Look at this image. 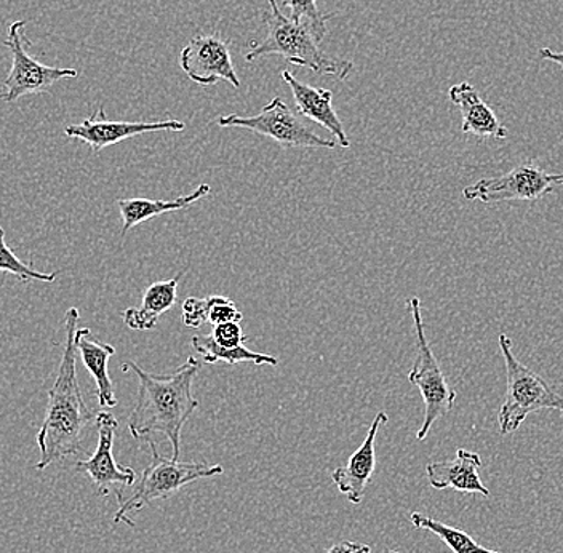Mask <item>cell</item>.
<instances>
[{
    "mask_svg": "<svg viewBox=\"0 0 563 553\" xmlns=\"http://www.w3.org/2000/svg\"><path fill=\"white\" fill-rule=\"evenodd\" d=\"M79 319V309L69 308L65 316V351L55 384L48 392L47 413L37 432L41 456L35 468L38 471H45L56 461L82 453L84 433L93 421V411L87 407L77 380L76 330Z\"/></svg>",
    "mask_w": 563,
    "mask_h": 553,
    "instance_id": "1",
    "label": "cell"
},
{
    "mask_svg": "<svg viewBox=\"0 0 563 553\" xmlns=\"http://www.w3.org/2000/svg\"><path fill=\"white\" fill-rule=\"evenodd\" d=\"M123 372L132 369L139 376V398L129 418V431L135 439L151 433H164L170 440L174 456L181 453V432L188 419L199 407L192 396V380L200 369V362L189 357L170 375H151L135 362H125Z\"/></svg>",
    "mask_w": 563,
    "mask_h": 553,
    "instance_id": "2",
    "label": "cell"
},
{
    "mask_svg": "<svg viewBox=\"0 0 563 553\" xmlns=\"http://www.w3.org/2000/svg\"><path fill=\"white\" fill-rule=\"evenodd\" d=\"M269 9L264 10L263 20L267 26V35L260 44H252L246 53V62L253 63L264 56L280 55L285 62L314 70L317 74L334 76L346 80L354 69V63L334 58L323 51L319 44L323 41L309 21H294L280 12L277 0H267Z\"/></svg>",
    "mask_w": 563,
    "mask_h": 553,
    "instance_id": "3",
    "label": "cell"
},
{
    "mask_svg": "<svg viewBox=\"0 0 563 553\" xmlns=\"http://www.w3.org/2000/svg\"><path fill=\"white\" fill-rule=\"evenodd\" d=\"M153 461L150 466L144 468L141 480L136 485L135 491L130 496H122L119 499V510L114 516V524L126 523L135 527L132 517L150 506L154 501H164L176 495L183 486L192 484L202 478L214 477L224 472L223 466H209L203 463H181V461L167 460L158 454L156 443L150 440Z\"/></svg>",
    "mask_w": 563,
    "mask_h": 553,
    "instance_id": "4",
    "label": "cell"
},
{
    "mask_svg": "<svg viewBox=\"0 0 563 553\" xmlns=\"http://www.w3.org/2000/svg\"><path fill=\"white\" fill-rule=\"evenodd\" d=\"M499 347L508 375L505 403L498 413L503 435L516 432L534 411L558 410L563 418V397L552 389L548 380L517 361L510 338L499 334Z\"/></svg>",
    "mask_w": 563,
    "mask_h": 553,
    "instance_id": "5",
    "label": "cell"
},
{
    "mask_svg": "<svg viewBox=\"0 0 563 553\" xmlns=\"http://www.w3.org/2000/svg\"><path fill=\"white\" fill-rule=\"evenodd\" d=\"M408 311L417 333V358H415L413 368L408 373V380L418 387L426 405L424 421L417 433V439L422 442L429 435L434 422L453 410L456 392L446 383L438 358L429 346L424 322H422L421 302L417 296L408 299Z\"/></svg>",
    "mask_w": 563,
    "mask_h": 553,
    "instance_id": "6",
    "label": "cell"
},
{
    "mask_svg": "<svg viewBox=\"0 0 563 553\" xmlns=\"http://www.w3.org/2000/svg\"><path fill=\"white\" fill-rule=\"evenodd\" d=\"M218 125L223 129H245L256 135L267 136L276 141L285 150L306 147V150H334L336 141L325 140L312 132L302 123L301 119L288 108L280 98H274L269 104L264 106L260 114L224 115L218 119Z\"/></svg>",
    "mask_w": 563,
    "mask_h": 553,
    "instance_id": "7",
    "label": "cell"
},
{
    "mask_svg": "<svg viewBox=\"0 0 563 553\" xmlns=\"http://www.w3.org/2000/svg\"><path fill=\"white\" fill-rule=\"evenodd\" d=\"M563 186V174H545L533 162L517 165L506 175L496 178H482L474 185L464 188L463 196L467 200L484 203L508 202V200H528L537 202L541 197L554 192Z\"/></svg>",
    "mask_w": 563,
    "mask_h": 553,
    "instance_id": "8",
    "label": "cell"
},
{
    "mask_svg": "<svg viewBox=\"0 0 563 553\" xmlns=\"http://www.w3.org/2000/svg\"><path fill=\"white\" fill-rule=\"evenodd\" d=\"M24 26H26L24 21H13L9 26V38L3 42V45L12 52L13 58L12 69L3 82L5 91L0 93V100L5 103H13L24 95L44 93L52 90L59 79L79 76L76 69L52 68L31 58L21 37V30Z\"/></svg>",
    "mask_w": 563,
    "mask_h": 553,
    "instance_id": "9",
    "label": "cell"
},
{
    "mask_svg": "<svg viewBox=\"0 0 563 553\" xmlns=\"http://www.w3.org/2000/svg\"><path fill=\"white\" fill-rule=\"evenodd\" d=\"M98 445L93 456L90 460L77 461V471L86 474L95 486L98 496H108L112 491V486H121L122 498L123 488L132 486L136 482V472L132 467L119 466L115 463L112 446H114L115 431L119 422L111 413L97 414Z\"/></svg>",
    "mask_w": 563,
    "mask_h": 553,
    "instance_id": "10",
    "label": "cell"
},
{
    "mask_svg": "<svg viewBox=\"0 0 563 553\" xmlns=\"http://www.w3.org/2000/svg\"><path fill=\"white\" fill-rule=\"evenodd\" d=\"M183 73L197 86L209 87L227 80L232 87H241L229 45L218 35H197L179 53Z\"/></svg>",
    "mask_w": 563,
    "mask_h": 553,
    "instance_id": "11",
    "label": "cell"
},
{
    "mask_svg": "<svg viewBox=\"0 0 563 553\" xmlns=\"http://www.w3.org/2000/svg\"><path fill=\"white\" fill-rule=\"evenodd\" d=\"M185 123L179 121L162 122H111L106 119L103 106L82 123L66 126L69 139L82 140L93 151H103L123 140L135 139L144 133L183 132Z\"/></svg>",
    "mask_w": 563,
    "mask_h": 553,
    "instance_id": "12",
    "label": "cell"
},
{
    "mask_svg": "<svg viewBox=\"0 0 563 553\" xmlns=\"http://www.w3.org/2000/svg\"><path fill=\"white\" fill-rule=\"evenodd\" d=\"M387 414L379 411L369 425L367 439L358 446L357 451L350 457L346 466L334 468L332 480L343 495L352 504H361L364 499L365 489L372 482L373 472L376 466L375 440L382 425L387 424Z\"/></svg>",
    "mask_w": 563,
    "mask_h": 553,
    "instance_id": "13",
    "label": "cell"
},
{
    "mask_svg": "<svg viewBox=\"0 0 563 553\" xmlns=\"http://www.w3.org/2000/svg\"><path fill=\"white\" fill-rule=\"evenodd\" d=\"M280 76L285 86L290 87L291 93H294L299 114L329 130L336 139L338 146L350 150V136L346 135L343 122L338 118L332 106L333 91L308 86L298 80L290 70H282Z\"/></svg>",
    "mask_w": 563,
    "mask_h": 553,
    "instance_id": "14",
    "label": "cell"
},
{
    "mask_svg": "<svg viewBox=\"0 0 563 553\" xmlns=\"http://www.w3.org/2000/svg\"><path fill=\"white\" fill-rule=\"evenodd\" d=\"M481 468V456L473 451L461 449L456 451L455 460L428 464L426 475L432 488H453L466 495H482L488 498L490 489L482 484L478 475Z\"/></svg>",
    "mask_w": 563,
    "mask_h": 553,
    "instance_id": "15",
    "label": "cell"
},
{
    "mask_svg": "<svg viewBox=\"0 0 563 553\" xmlns=\"http://www.w3.org/2000/svg\"><path fill=\"white\" fill-rule=\"evenodd\" d=\"M449 97L463 115V133H473L478 139H508L509 130L503 125L495 111L482 100L481 93L471 84L461 82L453 86L449 90Z\"/></svg>",
    "mask_w": 563,
    "mask_h": 553,
    "instance_id": "16",
    "label": "cell"
},
{
    "mask_svg": "<svg viewBox=\"0 0 563 553\" xmlns=\"http://www.w3.org/2000/svg\"><path fill=\"white\" fill-rule=\"evenodd\" d=\"M76 347L80 352L84 366L97 383L98 403L101 407L114 408L118 405V398L114 396V387L108 373L109 358L115 354L114 346L95 340L90 329H77Z\"/></svg>",
    "mask_w": 563,
    "mask_h": 553,
    "instance_id": "17",
    "label": "cell"
},
{
    "mask_svg": "<svg viewBox=\"0 0 563 553\" xmlns=\"http://www.w3.org/2000/svg\"><path fill=\"white\" fill-rule=\"evenodd\" d=\"M183 274L170 278V280H161L151 285L143 296V305L140 308H130L123 311V323L130 330H153L156 329L162 313L170 311L176 305L178 298V284Z\"/></svg>",
    "mask_w": 563,
    "mask_h": 553,
    "instance_id": "18",
    "label": "cell"
},
{
    "mask_svg": "<svg viewBox=\"0 0 563 553\" xmlns=\"http://www.w3.org/2000/svg\"><path fill=\"white\" fill-rule=\"evenodd\" d=\"M209 185H200L188 196L178 197L175 200H151V199H121L118 200L119 210H121L123 225L122 237L135 228L136 224L144 223L151 218L161 217L168 211L185 210L192 203L199 202L202 197L209 196Z\"/></svg>",
    "mask_w": 563,
    "mask_h": 553,
    "instance_id": "19",
    "label": "cell"
},
{
    "mask_svg": "<svg viewBox=\"0 0 563 553\" xmlns=\"http://www.w3.org/2000/svg\"><path fill=\"white\" fill-rule=\"evenodd\" d=\"M192 347L197 354L202 355L206 364H217V362H224L228 365L250 364L255 365H279V361L273 355L260 354V352L249 351L244 346L234 349L221 347L220 344L214 343L211 334H196L192 338Z\"/></svg>",
    "mask_w": 563,
    "mask_h": 553,
    "instance_id": "20",
    "label": "cell"
},
{
    "mask_svg": "<svg viewBox=\"0 0 563 553\" xmlns=\"http://www.w3.org/2000/svg\"><path fill=\"white\" fill-rule=\"evenodd\" d=\"M410 521L418 530L429 531V533L435 534V537L442 539L443 544L453 553H501L482 548L481 544H477V542H475L470 534L464 533V531L449 527V524L431 519V517H426L424 513L411 512Z\"/></svg>",
    "mask_w": 563,
    "mask_h": 553,
    "instance_id": "21",
    "label": "cell"
},
{
    "mask_svg": "<svg viewBox=\"0 0 563 553\" xmlns=\"http://www.w3.org/2000/svg\"><path fill=\"white\" fill-rule=\"evenodd\" d=\"M0 273L12 274L21 281L38 280L52 284L58 273L44 274L33 269L31 264L18 259L13 250L5 243V231L0 228Z\"/></svg>",
    "mask_w": 563,
    "mask_h": 553,
    "instance_id": "22",
    "label": "cell"
},
{
    "mask_svg": "<svg viewBox=\"0 0 563 553\" xmlns=\"http://www.w3.org/2000/svg\"><path fill=\"white\" fill-rule=\"evenodd\" d=\"M284 5L290 9V16H288L290 20L309 21L322 38L329 34V27H327L329 16L320 13L316 0H284Z\"/></svg>",
    "mask_w": 563,
    "mask_h": 553,
    "instance_id": "23",
    "label": "cell"
},
{
    "mask_svg": "<svg viewBox=\"0 0 563 553\" xmlns=\"http://www.w3.org/2000/svg\"><path fill=\"white\" fill-rule=\"evenodd\" d=\"M209 302V322L213 327L228 322L241 323V320L244 319V316L239 311L234 301L224 298V296H210Z\"/></svg>",
    "mask_w": 563,
    "mask_h": 553,
    "instance_id": "24",
    "label": "cell"
},
{
    "mask_svg": "<svg viewBox=\"0 0 563 553\" xmlns=\"http://www.w3.org/2000/svg\"><path fill=\"white\" fill-rule=\"evenodd\" d=\"M209 298H188L183 302V323L186 329H200L209 322Z\"/></svg>",
    "mask_w": 563,
    "mask_h": 553,
    "instance_id": "25",
    "label": "cell"
},
{
    "mask_svg": "<svg viewBox=\"0 0 563 553\" xmlns=\"http://www.w3.org/2000/svg\"><path fill=\"white\" fill-rule=\"evenodd\" d=\"M211 338H213L214 343L227 349L242 346V341H245L239 322L221 323V325L214 327Z\"/></svg>",
    "mask_w": 563,
    "mask_h": 553,
    "instance_id": "26",
    "label": "cell"
},
{
    "mask_svg": "<svg viewBox=\"0 0 563 553\" xmlns=\"http://www.w3.org/2000/svg\"><path fill=\"white\" fill-rule=\"evenodd\" d=\"M325 553H372V549L367 544H358V542L343 541L334 544Z\"/></svg>",
    "mask_w": 563,
    "mask_h": 553,
    "instance_id": "27",
    "label": "cell"
},
{
    "mask_svg": "<svg viewBox=\"0 0 563 553\" xmlns=\"http://www.w3.org/2000/svg\"><path fill=\"white\" fill-rule=\"evenodd\" d=\"M540 56L548 62L558 63L563 69V52H554L551 48H541Z\"/></svg>",
    "mask_w": 563,
    "mask_h": 553,
    "instance_id": "28",
    "label": "cell"
},
{
    "mask_svg": "<svg viewBox=\"0 0 563 553\" xmlns=\"http://www.w3.org/2000/svg\"><path fill=\"white\" fill-rule=\"evenodd\" d=\"M389 553H400V552H397V551H390Z\"/></svg>",
    "mask_w": 563,
    "mask_h": 553,
    "instance_id": "29",
    "label": "cell"
}]
</instances>
